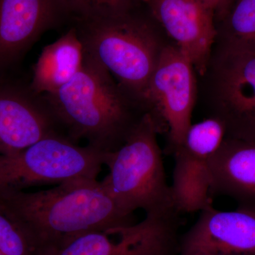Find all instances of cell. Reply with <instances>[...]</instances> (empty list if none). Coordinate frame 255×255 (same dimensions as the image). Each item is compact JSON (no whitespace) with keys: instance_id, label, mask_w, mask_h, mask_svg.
<instances>
[{"instance_id":"obj_1","label":"cell","mask_w":255,"mask_h":255,"mask_svg":"<svg viewBox=\"0 0 255 255\" xmlns=\"http://www.w3.org/2000/svg\"><path fill=\"white\" fill-rule=\"evenodd\" d=\"M0 202L16 218L34 255L67 238L90 231L112 233L135 224L97 179L81 178L52 189L0 194Z\"/></svg>"},{"instance_id":"obj_2","label":"cell","mask_w":255,"mask_h":255,"mask_svg":"<svg viewBox=\"0 0 255 255\" xmlns=\"http://www.w3.org/2000/svg\"><path fill=\"white\" fill-rule=\"evenodd\" d=\"M60 131L101 152L125 143L147 110L95 58L85 51L82 68L58 91L43 95Z\"/></svg>"},{"instance_id":"obj_3","label":"cell","mask_w":255,"mask_h":255,"mask_svg":"<svg viewBox=\"0 0 255 255\" xmlns=\"http://www.w3.org/2000/svg\"><path fill=\"white\" fill-rule=\"evenodd\" d=\"M74 27L85 51L145 108L142 97L147 83L164 49L173 43L143 0Z\"/></svg>"},{"instance_id":"obj_4","label":"cell","mask_w":255,"mask_h":255,"mask_svg":"<svg viewBox=\"0 0 255 255\" xmlns=\"http://www.w3.org/2000/svg\"><path fill=\"white\" fill-rule=\"evenodd\" d=\"M159 134L153 117L146 114L125 143L106 155L110 172L101 183L128 214L138 209L146 215L180 214L166 177Z\"/></svg>"},{"instance_id":"obj_5","label":"cell","mask_w":255,"mask_h":255,"mask_svg":"<svg viewBox=\"0 0 255 255\" xmlns=\"http://www.w3.org/2000/svg\"><path fill=\"white\" fill-rule=\"evenodd\" d=\"M199 103L223 124L225 137L255 142V47L216 38L197 76Z\"/></svg>"},{"instance_id":"obj_6","label":"cell","mask_w":255,"mask_h":255,"mask_svg":"<svg viewBox=\"0 0 255 255\" xmlns=\"http://www.w3.org/2000/svg\"><path fill=\"white\" fill-rule=\"evenodd\" d=\"M107 153L50 135L14 153L0 155V194L81 178L97 179Z\"/></svg>"},{"instance_id":"obj_7","label":"cell","mask_w":255,"mask_h":255,"mask_svg":"<svg viewBox=\"0 0 255 255\" xmlns=\"http://www.w3.org/2000/svg\"><path fill=\"white\" fill-rule=\"evenodd\" d=\"M197 100V75L189 58L171 43L164 49L147 83L142 104L168 139L173 154L190 128Z\"/></svg>"},{"instance_id":"obj_8","label":"cell","mask_w":255,"mask_h":255,"mask_svg":"<svg viewBox=\"0 0 255 255\" xmlns=\"http://www.w3.org/2000/svg\"><path fill=\"white\" fill-rule=\"evenodd\" d=\"M180 219L177 215H146L141 222L112 234L90 231L67 238L36 255H178Z\"/></svg>"},{"instance_id":"obj_9","label":"cell","mask_w":255,"mask_h":255,"mask_svg":"<svg viewBox=\"0 0 255 255\" xmlns=\"http://www.w3.org/2000/svg\"><path fill=\"white\" fill-rule=\"evenodd\" d=\"M225 138L223 124L206 118L191 124L182 143L172 155L174 166L171 185L179 212H200L212 204L210 196V162Z\"/></svg>"},{"instance_id":"obj_10","label":"cell","mask_w":255,"mask_h":255,"mask_svg":"<svg viewBox=\"0 0 255 255\" xmlns=\"http://www.w3.org/2000/svg\"><path fill=\"white\" fill-rule=\"evenodd\" d=\"M197 76L205 71L216 37L215 13L204 0H143Z\"/></svg>"},{"instance_id":"obj_11","label":"cell","mask_w":255,"mask_h":255,"mask_svg":"<svg viewBox=\"0 0 255 255\" xmlns=\"http://www.w3.org/2000/svg\"><path fill=\"white\" fill-rule=\"evenodd\" d=\"M178 255H255V210L206 206L179 238Z\"/></svg>"},{"instance_id":"obj_12","label":"cell","mask_w":255,"mask_h":255,"mask_svg":"<svg viewBox=\"0 0 255 255\" xmlns=\"http://www.w3.org/2000/svg\"><path fill=\"white\" fill-rule=\"evenodd\" d=\"M58 134L63 135L43 95L30 87L0 85V155L14 153Z\"/></svg>"},{"instance_id":"obj_13","label":"cell","mask_w":255,"mask_h":255,"mask_svg":"<svg viewBox=\"0 0 255 255\" xmlns=\"http://www.w3.org/2000/svg\"><path fill=\"white\" fill-rule=\"evenodd\" d=\"M61 16L55 0H0V65L16 59Z\"/></svg>"},{"instance_id":"obj_14","label":"cell","mask_w":255,"mask_h":255,"mask_svg":"<svg viewBox=\"0 0 255 255\" xmlns=\"http://www.w3.org/2000/svg\"><path fill=\"white\" fill-rule=\"evenodd\" d=\"M210 196H226L255 210V142L225 137L210 162Z\"/></svg>"},{"instance_id":"obj_15","label":"cell","mask_w":255,"mask_h":255,"mask_svg":"<svg viewBox=\"0 0 255 255\" xmlns=\"http://www.w3.org/2000/svg\"><path fill=\"white\" fill-rule=\"evenodd\" d=\"M85 49L75 27L42 50L33 68L30 88L40 95L58 91L80 71Z\"/></svg>"},{"instance_id":"obj_16","label":"cell","mask_w":255,"mask_h":255,"mask_svg":"<svg viewBox=\"0 0 255 255\" xmlns=\"http://www.w3.org/2000/svg\"><path fill=\"white\" fill-rule=\"evenodd\" d=\"M215 23L216 38L255 47V0H232Z\"/></svg>"},{"instance_id":"obj_17","label":"cell","mask_w":255,"mask_h":255,"mask_svg":"<svg viewBox=\"0 0 255 255\" xmlns=\"http://www.w3.org/2000/svg\"><path fill=\"white\" fill-rule=\"evenodd\" d=\"M62 16L79 23L103 18L142 0H55Z\"/></svg>"},{"instance_id":"obj_18","label":"cell","mask_w":255,"mask_h":255,"mask_svg":"<svg viewBox=\"0 0 255 255\" xmlns=\"http://www.w3.org/2000/svg\"><path fill=\"white\" fill-rule=\"evenodd\" d=\"M0 255H34L31 243L21 225L1 202Z\"/></svg>"},{"instance_id":"obj_19","label":"cell","mask_w":255,"mask_h":255,"mask_svg":"<svg viewBox=\"0 0 255 255\" xmlns=\"http://www.w3.org/2000/svg\"><path fill=\"white\" fill-rule=\"evenodd\" d=\"M215 13V18L221 16L227 9L232 0H204Z\"/></svg>"}]
</instances>
